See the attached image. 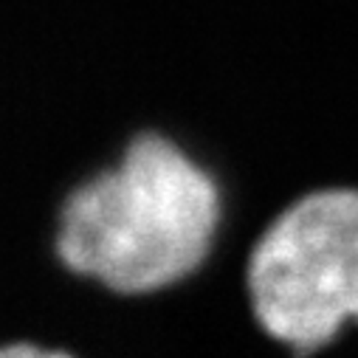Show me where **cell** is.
I'll list each match as a JSON object with an SVG mask.
<instances>
[{
	"mask_svg": "<svg viewBox=\"0 0 358 358\" xmlns=\"http://www.w3.org/2000/svg\"><path fill=\"white\" fill-rule=\"evenodd\" d=\"M220 217L212 178L172 141L138 136L122 166L71 195L59 257L119 294H147L189 277Z\"/></svg>",
	"mask_w": 358,
	"mask_h": 358,
	"instance_id": "cell-1",
	"label": "cell"
},
{
	"mask_svg": "<svg viewBox=\"0 0 358 358\" xmlns=\"http://www.w3.org/2000/svg\"><path fill=\"white\" fill-rule=\"evenodd\" d=\"M248 294L268 336L313 352L358 319V189L313 192L254 245Z\"/></svg>",
	"mask_w": 358,
	"mask_h": 358,
	"instance_id": "cell-2",
	"label": "cell"
},
{
	"mask_svg": "<svg viewBox=\"0 0 358 358\" xmlns=\"http://www.w3.org/2000/svg\"><path fill=\"white\" fill-rule=\"evenodd\" d=\"M0 355H51V352L26 344V347H3V350H0Z\"/></svg>",
	"mask_w": 358,
	"mask_h": 358,
	"instance_id": "cell-3",
	"label": "cell"
}]
</instances>
